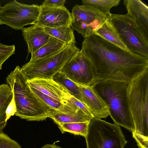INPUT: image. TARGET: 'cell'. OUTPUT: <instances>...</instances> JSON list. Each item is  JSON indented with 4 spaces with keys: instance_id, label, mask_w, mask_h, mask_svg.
Here are the masks:
<instances>
[{
    "instance_id": "2e32d148",
    "label": "cell",
    "mask_w": 148,
    "mask_h": 148,
    "mask_svg": "<svg viewBox=\"0 0 148 148\" xmlns=\"http://www.w3.org/2000/svg\"><path fill=\"white\" fill-rule=\"evenodd\" d=\"M126 51H129L109 19L95 34Z\"/></svg>"
},
{
    "instance_id": "cb8c5ba5",
    "label": "cell",
    "mask_w": 148,
    "mask_h": 148,
    "mask_svg": "<svg viewBox=\"0 0 148 148\" xmlns=\"http://www.w3.org/2000/svg\"><path fill=\"white\" fill-rule=\"evenodd\" d=\"M15 51L14 45H5L0 42V70L2 69L3 63L10 56L15 54Z\"/></svg>"
},
{
    "instance_id": "5b68a950",
    "label": "cell",
    "mask_w": 148,
    "mask_h": 148,
    "mask_svg": "<svg viewBox=\"0 0 148 148\" xmlns=\"http://www.w3.org/2000/svg\"><path fill=\"white\" fill-rule=\"evenodd\" d=\"M80 51L75 43L68 44L56 53L34 61H29L22 66L21 71L27 80L51 79Z\"/></svg>"
},
{
    "instance_id": "7402d4cb",
    "label": "cell",
    "mask_w": 148,
    "mask_h": 148,
    "mask_svg": "<svg viewBox=\"0 0 148 148\" xmlns=\"http://www.w3.org/2000/svg\"><path fill=\"white\" fill-rule=\"evenodd\" d=\"M90 122L61 123L57 125L62 133L68 132L85 137L87 134Z\"/></svg>"
},
{
    "instance_id": "277c9868",
    "label": "cell",
    "mask_w": 148,
    "mask_h": 148,
    "mask_svg": "<svg viewBox=\"0 0 148 148\" xmlns=\"http://www.w3.org/2000/svg\"><path fill=\"white\" fill-rule=\"evenodd\" d=\"M91 86L108 106L109 115L114 123L134 132L135 127L129 106L127 84L122 82L102 81Z\"/></svg>"
},
{
    "instance_id": "7c38bea8",
    "label": "cell",
    "mask_w": 148,
    "mask_h": 148,
    "mask_svg": "<svg viewBox=\"0 0 148 148\" xmlns=\"http://www.w3.org/2000/svg\"><path fill=\"white\" fill-rule=\"evenodd\" d=\"M27 83L29 86L64 105L76 107L68 99V95L70 93L64 86L54 81L52 78L34 79L27 80Z\"/></svg>"
},
{
    "instance_id": "30bf717a",
    "label": "cell",
    "mask_w": 148,
    "mask_h": 148,
    "mask_svg": "<svg viewBox=\"0 0 148 148\" xmlns=\"http://www.w3.org/2000/svg\"><path fill=\"white\" fill-rule=\"evenodd\" d=\"M71 13L73 18L79 20L84 24L92 35L109 17L96 6L88 4L76 5L73 8Z\"/></svg>"
},
{
    "instance_id": "603a6c76",
    "label": "cell",
    "mask_w": 148,
    "mask_h": 148,
    "mask_svg": "<svg viewBox=\"0 0 148 148\" xmlns=\"http://www.w3.org/2000/svg\"><path fill=\"white\" fill-rule=\"evenodd\" d=\"M120 0H82L84 4H88L94 5L104 14L110 16L111 9L119 5Z\"/></svg>"
},
{
    "instance_id": "9a60e30c",
    "label": "cell",
    "mask_w": 148,
    "mask_h": 148,
    "mask_svg": "<svg viewBox=\"0 0 148 148\" xmlns=\"http://www.w3.org/2000/svg\"><path fill=\"white\" fill-rule=\"evenodd\" d=\"M21 31L27 46L29 54H33L47 43L51 36L44 31L42 27L36 25L24 27Z\"/></svg>"
},
{
    "instance_id": "d4e9b609",
    "label": "cell",
    "mask_w": 148,
    "mask_h": 148,
    "mask_svg": "<svg viewBox=\"0 0 148 148\" xmlns=\"http://www.w3.org/2000/svg\"><path fill=\"white\" fill-rule=\"evenodd\" d=\"M0 148H22L16 141L3 132H0Z\"/></svg>"
},
{
    "instance_id": "9c48e42d",
    "label": "cell",
    "mask_w": 148,
    "mask_h": 148,
    "mask_svg": "<svg viewBox=\"0 0 148 148\" xmlns=\"http://www.w3.org/2000/svg\"><path fill=\"white\" fill-rule=\"evenodd\" d=\"M60 71L77 84L85 86L92 84L93 77L90 62L80 51L64 65Z\"/></svg>"
},
{
    "instance_id": "3957f363",
    "label": "cell",
    "mask_w": 148,
    "mask_h": 148,
    "mask_svg": "<svg viewBox=\"0 0 148 148\" xmlns=\"http://www.w3.org/2000/svg\"><path fill=\"white\" fill-rule=\"evenodd\" d=\"M127 95L139 148H148V69L127 84Z\"/></svg>"
},
{
    "instance_id": "4dcf8cb0",
    "label": "cell",
    "mask_w": 148,
    "mask_h": 148,
    "mask_svg": "<svg viewBox=\"0 0 148 148\" xmlns=\"http://www.w3.org/2000/svg\"><path fill=\"white\" fill-rule=\"evenodd\" d=\"M0 5H1V4H0Z\"/></svg>"
},
{
    "instance_id": "ba28073f",
    "label": "cell",
    "mask_w": 148,
    "mask_h": 148,
    "mask_svg": "<svg viewBox=\"0 0 148 148\" xmlns=\"http://www.w3.org/2000/svg\"><path fill=\"white\" fill-rule=\"evenodd\" d=\"M40 9V5H27L13 0L1 7L0 20L15 30H21L25 25L35 24Z\"/></svg>"
},
{
    "instance_id": "5bb4252c",
    "label": "cell",
    "mask_w": 148,
    "mask_h": 148,
    "mask_svg": "<svg viewBox=\"0 0 148 148\" xmlns=\"http://www.w3.org/2000/svg\"><path fill=\"white\" fill-rule=\"evenodd\" d=\"M123 4L127 10L126 14L148 37V6L140 0H124Z\"/></svg>"
},
{
    "instance_id": "44dd1931",
    "label": "cell",
    "mask_w": 148,
    "mask_h": 148,
    "mask_svg": "<svg viewBox=\"0 0 148 148\" xmlns=\"http://www.w3.org/2000/svg\"><path fill=\"white\" fill-rule=\"evenodd\" d=\"M52 79L55 82L64 86L71 95L82 102L78 86L63 73L60 71L58 72Z\"/></svg>"
},
{
    "instance_id": "6da1fadb",
    "label": "cell",
    "mask_w": 148,
    "mask_h": 148,
    "mask_svg": "<svg viewBox=\"0 0 148 148\" xmlns=\"http://www.w3.org/2000/svg\"><path fill=\"white\" fill-rule=\"evenodd\" d=\"M80 53L89 61L92 84L102 81L128 84L148 69V58L126 51L95 34L84 38Z\"/></svg>"
},
{
    "instance_id": "4fadbf2b",
    "label": "cell",
    "mask_w": 148,
    "mask_h": 148,
    "mask_svg": "<svg viewBox=\"0 0 148 148\" xmlns=\"http://www.w3.org/2000/svg\"><path fill=\"white\" fill-rule=\"evenodd\" d=\"M77 85L82 102L88 107L94 116L100 119L107 118L109 115L108 107L95 91L92 86Z\"/></svg>"
},
{
    "instance_id": "8fae6325",
    "label": "cell",
    "mask_w": 148,
    "mask_h": 148,
    "mask_svg": "<svg viewBox=\"0 0 148 148\" xmlns=\"http://www.w3.org/2000/svg\"><path fill=\"white\" fill-rule=\"evenodd\" d=\"M40 6L39 16L34 25L49 28L71 27L72 16L65 6L60 8Z\"/></svg>"
},
{
    "instance_id": "7a4b0ae2",
    "label": "cell",
    "mask_w": 148,
    "mask_h": 148,
    "mask_svg": "<svg viewBox=\"0 0 148 148\" xmlns=\"http://www.w3.org/2000/svg\"><path fill=\"white\" fill-rule=\"evenodd\" d=\"M13 95L16 108L14 115L30 121H39L49 118L54 110L32 91L21 68L16 66L6 79Z\"/></svg>"
},
{
    "instance_id": "4316f807",
    "label": "cell",
    "mask_w": 148,
    "mask_h": 148,
    "mask_svg": "<svg viewBox=\"0 0 148 148\" xmlns=\"http://www.w3.org/2000/svg\"><path fill=\"white\" fill-rule=\"evenodd\" d=\"M66 0H46L41 5L42 6L53 8H60L65 7Z\"/></svg>"
},
{
    "instance_id": "d6986e66",
    "label": "cell",
    "mask_w": 148,
    "mask_h": 148,
    "mask_svg": "<svg viewBox=\"0 0 148 148\" xmlns=\"http://www.w3.org/2000/svg\"><path fill=\"white\" fill-rule=\"evenodd\" d=\"M12 94L8 84L0 85V132H3L7 123L5 120L6 110L11 101Z\"/></svg>"
},
{
    "instance_id": "8992f818",
    "label": "cell",
    "mask_w": 148,
    "mask_h": 148,
    "mask_svg": "<svg viewBox=\"0 0 148 148\" xmlns=\"http://www.w3.org/2000/svg\"><path fill=\"white\" fill-rule=\"evenodd\" d=\"M85 138L86 148H124L127 143L119 125L96 117Z\"/></svg>"
},
{
    "instance_id": "484cf974",
    "label": "cell",
    "mask_w": 148,
    "mask_h": 148,
    "mask_svg": "<svg viewBox=\"0 0 148 148\" xmlns=\"http://www.w3.org/2000/svg\"><path fill=\"white\" fill-rule=\"evenodd\" d=\"M68 99L86 114L92 117H95L89 108L84 103L77 99L70 93L69 95Z\"/></svg>"
},
{
    "instance_id": "ffe728a7",
    "label": "cell",
    "mask_w": 148,
    "mask_h": 148,
    "mask_svg": "<svg viewBox=\"0 0 148 148\" xmlns=\"http://www.w3.org/2000/svg\"><path fill=\"white\" fill-rule=\"evenodd\" d=\"M43 27L45 32L51 36L54 37L67 44L76 43L73 30L71 27Z\"/></svg>"
},
{
    "instance_id": "f1b7e54d",
    "label": "cell",
    "mask_w": 148,
    "mask_h": 148,
    "mask_svg": "<svg viewBox=\"0 0 148 148\" xmlns=\"http://www.w3.org/2000/svg\"><path fill=\"white\" fill-rule=\"evenodd\" d=\"M41 148H62L54 144H47L45 145Z\"/></svg>"
},
{
    "instance_id": "f546056e",
    "label": "cell",
    "mask_w": 148,
    "mask_h": 148,
    "mask_svg": "<svg viewBox=\"0 0 148 148\" xmlns=\"http://www.w3.org/2000/svg\"><path fill=\"white\" fill-rule=\"evenodd\" d=\"M2 24H3V23L0 20V25Z\"/></svg>"
},
{
    "instance_id": "ac0fdd59",
    "label": "cell",
    "mask_w": 148,
    "mask_h": 148,
    "mask_svg": "<svg viewBox=\"0 0 148 148\" xmlns=\"http://www.w3.org/2000/svg\"><path fill=\"white\" fill-rule=\"evenodd\" d=\"M94 117L86 114L80 110L75 114L72 115L58 112L54 110L49 117L57 124L61 123L90 122Z\"/></svg>"
},
{
    "instance_id": "52a82bcc",
    "label": "cell",
    "mask_w": 148,
    "mask_h": 148,
    "mask_svg": "<svg viewBox=\"0 0 148 148\" xmlns=\"http://www.w3.org/2000/svg\"><path fill=\"white\" fill-rule=\"evenodd\" d=\"M109 19L128 50L148 58V37L126 14H112Z\"/></svg>"
},
{
    "instance_id": "83f0119b",
    "label": "cell",
    "mask_w": 148,
    "mask_h": 148,
    "mask_svg": "<svg viewBox=\"0 0 148 148\" xmlns=\"http://www.w3.org/2000/svg\"><path fill=\"white\" fill-rule=\"evenodd\" d=\"M16 112V106L14 97L12 94V100L8 104L6 110V122H7L8 120L10 118L11 116L14 115Z\"/></svg>"
},
{
    "instance_id": "e0dca14e",
    "label": "cell",
    "mask_w": 148,
    "mask_h": 148,
    "mask_svg": "<svg viewBox=\"0 0 148 148\" xmlns=\"http://www.w3.org/2000/svg\"><path fill=\"white\" fill-rule=\"evenodd\" d=\"M68 45L51 36L47 43L31 54L29 61H34L56 53Z\"/></svg>"
}]
</instances>
